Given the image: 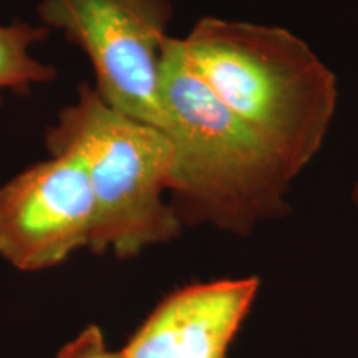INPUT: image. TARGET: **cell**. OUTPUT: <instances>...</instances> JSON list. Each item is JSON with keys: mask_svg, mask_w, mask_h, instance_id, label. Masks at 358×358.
Here are the masks:
<instances>
[{"mask_svg": "<svg viewBox=\"0 0 358 358\" xmlns=\"http://www.w3.org/2000/svg\"><path fill=\"white\" fill-rule=\"evenodd\" d=\"M182 50L209 90L295 178L319 153L337 108L335 75L282 27L204 17Z\"/></svg>", "mask_w": 358, "mask_h": 358, "instance_id": "7a4b0ae2", "label": "cell"}, {"mask_svg": "<svg viewBox=\"0 0 358 358\" xmlns=\"http://www.w3.org/2000/svg\"><path fill=\"white\" fill-rule=\"evenodd\" d=\"M37 13L42 25L85 52L106 105L164 131L161 60L169 0H40Z\"/></svg>", "mask_w": 358, "mask_h": 358, "instance_id": "277c9868", "label": "cell"}, {"mask_svg": "<svg viewBox=\"0 0 358 358\" xmlns=\"http://www.w3.org/2000/svg\"><path fill=\"white\" fill-rule=\"evenodd\" d=\"M353 198H355V203L358 206V182H357V186H355V191H353Z\"/></svg>", "mask_w": 358, "mask_h": 358, "instance_id": "9c48e42d", "label": "cell"}, {"mask_svg": "<svg viewBox=\"0 0 358 358\" xmlns=\"http://www.w3.org/2000/svg\"><path fill=\"white\" fill-rule=\"evenodd\" d=\"M45 145L50 155L78 156L87 171L95 198L92 252L129 259L179 236L182 224L164 201L174 166L166 131L113 110L82 83L75 103L47 129Z\"/></svg>", "mask_w": 358, "mask_h": 358, "instance_id": "3957f363", "label": "cell"}, {"mask_svg": "<svg viewBox=\"0 0 358 358\" xmlns=\"http://www.w3.org/2000/svg\"><path fill=\"white\" fill-rule=\"evenodd\" d=\"M93 229L95 198L73 153L50 155L0 186V256L19 271L58 266L90 248Z\"/></svg>", "mask_w": 358, "mask_h": 358, "instance_id": "5b68a950", "label": "cell"}, {"mask_svg": "<svg viewBox=\"0 0 358 358\" xmlns=\"http://www.w3.org/2000/svg\"><path fill=\"white\" fill-rule=\"evenodd\" d=\"M161 101L174 150L169 192L179 222L248 234L287 209L284 196L294 176L192 70L181 38L164 42Z\"/></svg>", "mask_w": 358, "mask_h": 358, "instance_id": "6da1fadb", "label": "cell"}, {"mask_svg": "<svg viewBox=\"0 0 358 358\" xmlns=\"http://www.w3.org/2000/svg\"><path fill=\"white\" fill-rule=\"evenodd\" d=\"M52 358H123L122 352H111L96 325H90Z\"/></svg>", "mask_w": 358, "mask_h": 358, "instance_id": "ba28073f", "label": "cell"}, {"mask_svg": "<svg viewBox=\"0 0 358 358\" xmlns=\"http://www.w3.org/2000/svg\"><path fill=\"white\" fill-rule=\"evenodd\" d=\"M48 37L45 25L15 20L0 24V101L3 92L25 95L34 85L52 82L57 77L53 66L32 55V47Z\"/></svg>", "mask_w": 358, "mask_h": 358, "instance_id": "52a82bcc", "label": "cell"}, {"mask_svg": "<svg viewBox=\"0 0 358 358\" xmlns=\"http://www.w3.org/2000/svg\"><path fill=\"white\" fill-rule=\"evenodd\" d=\"M257 287L248 277L174 290L129 338L123 358H227Z\"/></svg>", "mask_w": 358, "mask_h": 358, "instance_id": "8992f818", "label": "cell"}]
</instances>
